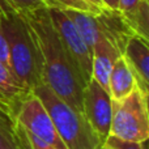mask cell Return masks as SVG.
Instances as JSON below:
<instances>
[{
	"label": "cell",
	"mask_w": 149,
	"mask_h": 149,
	"mask_svg": "<svg viewBox=\"0 0 149 149\" xmlns=\"http://www.w3.org/2000/svg\"><path fill=\"white\" fill-rule=\"evenodd\" d=\"M33 93L46 107L67 149H98L102 145L84 114L60 100L43 81L34 88Z\"/></svg>",
	"instance_id": "3957f363"
},
{
	"label": "cell",
	"mask_w": 149,
	"mask_h": 149,
	"mask_svg": "<svg viewBox=\"0 0 149 149\" xmlns=\"http://www.w3.org/2000/svg\"><path fill=\"white\" fill-rule=\"evenodd\" d=\"M110 135L127 141H147L149 137L148 94L136 88L122 101H113Z\"/></svg>",
	"instance_id": "277c9868"
},
{
	"label": "cell",
	"mask_w": 149,
	"mask_h": 149,
	"mask_svg": "<svg viewBox=\"0 0 149 149\" xmlns=\"http://www.w3.org/2000/svg\"><path fill=\"white\" fill-rule=\"evenodd\" d=\"M82 114L98 140L103 144L110 135L113 101L110 94L93 79L86 82L82 90Z\"/></svg>",
	"instance_id": "52a82bcc"
},
{
	"label": "cell",
	"mask_w": 149,
	"mask_h": 149,
	"mask_svg": "<svg viewBox=\"0 0 149 149\" xmlns=\"http://www.w3.org/2000/svg\"><path fill=\"white\" fill-rule=\"evenodd\" d=\"M120 51L103 37H98L92 50V79L109 93V77Z\"/></svg>",
	"instance_id": "9c48e42d"
},
{
	"label": "cell",
	"mask_w": 149,
	"mask_h": 149,
	"mask_svg": "<svg viewBox=\"0 0 149 149\" xmlns=\"http://www.w3.org/2000/svg\"><path fill=\"white\" fill-rule=\"evenodd\" d=\"M0 62H1L3 64H5L10 70V67H9V49H8L7 36H5V33H4V29H3L1 17H0Z\"/></svg>",
	"instance_id": "ac0fdd59"
},
{
	"label": "cell",
	"mask_w": 149,
	"mask_h": 149,
	"mask_svg": "<svg viewBox=\"0 0 149 149\" xmlns=\"http://www.w3.org/2000/svg\"><path fill=\"white\" fill-rule=\"evenodd\" d=\"M43 3L47 9L74 10V12L92 13V15L100 13V10L95 9L88 0H43Z\"/></svg>",
	"instance_id": "5bb4252c"
},
{
	"label": "cell",
	"mask_w": 149,
	"mask_h": 149,
	"mask_svg": "<svg viewBox=\"0 0 149 149\" xmlns=\"http://www.w3.org/2000/svg\"><path fill=\"white\" fill-rule=\"evenodd\" d=\"M118 10L135 34L149 41V0H119Z\"/></svg>",
	"instance_id": "8fae6325"
},
{
	"label": "cell",
	"mask_w": 149,
	"mask_h": 149,
	"mask_svg": "<svg viewBox=\"0 0 149 149\" xmlns=\"http://www.w3.org/2000/svg\"><path fill=\"white\" fill-rule=\"evenodd\" d=\"M15 122L34 137L45 141L55 149H67L62 141L43 103L33 92L29 93L20 105Z\"/></svg>",
	"instance_id": "5b68a950"
},
{
	"label": "cell",
	"mask_w": 149,
	"mask_h": 149,
	"mask_svg": "<svg viewBox=\"0 0 149 149\" xmlns=\"http://www.w3.org/2000/svg\"><path fill=\"white\" fill-rule=\"evenodd\" d=\"M98 149H110V148L105 147V145H103V144H102V145H101V147H100V148H98Z\"/></svg>",
	"instance_id": "44dd1931"
},
{
	"label": "cell",
	"mask_w": 149,
	"mask_h": 149,
	"mask_svg": "<svg viewBox=\"0 0 149 149\" xmlns=\"http://www.w3.org/2000/svg\"><path fill=\"white\" fill-rule=\"evenodd\" d=\"M21 16L28 22L38 47L42 81L60 100L82 113V90L85 82L60 41L49 9L42 7Z\"/></svg>",
	"instance_id": "6da1fadb"
},
{
	"label": "cell",
	"mask_w": 149,
	"mask_h": 149,
	"mask_svg": "<svg viewBox=\"0 0 149 149\" xmlns=\"http://www.w3.org/2000/svg\"><path fill=\"white\" fill-rule=\"evenodd\" d=\"M9 49V67L24 88L33 92L42 82L41 56L26 20L21 15H0Z\"/></svg>",
	"instance_id": "7a4b0ae2"
},
{
	"label": "cell",
	"mask_w": 149,
	"mask_h": 149,
	"mask_svg": "<svg viewBox=\"0 0 149 149\" xmlns=\"http://www.w3.org/2000/svg\"><path fill=\"white\" fill-rule=\"evenodd\" d=\"M49 13L63 46L86 85V82L92 79V51L65 12L49 9Z\"/></svg>",
	"instance_id": "8992f818"
},
{
	"label": "cell",
	"mask_w": 149,
	"mask_h": 149,
	"mask_svg": "<svg viewBox=\"0 0 149 149\" xmlns=\"http://www.w3.org/2000/svg\"><path fill=\"white\" fill-rule=\"evenodd\" d=\"M0 110H1V111H4V110H3V106H1V103H0ZM4 113H5V111H4Z\"/></svg>",
	"instance_id": "7402d4cb"
},
{
	"label": "cell",
	"mask_w": 149,
	"mask_h": 149,
	"mask_svg": "<svg viewBox=\"0 0 149 149\" xmlns=\"http://www.w3.org/2000/svg\"><path fill=\"white\" fill-rule=\"evenodd\" d=\"M137 88V82L124 58L119 56L114 63L109 77V94L113 101H122Z\"/></svg>",
	"instance_id": "7c38bea8"
},
{
	"label": "cell",
	"mask_w": 149,
	"mask_h": 149,
	"mask_svg": "<svg viewBox=\"0 0 149 149\" xmlns=\"http://www.w3.org/2000/svg\"><path fill=\"white\" fill-rule=\"evenodd\" d=\"M101 1H102L103 5H105L106 8H109V9H116L118 10L119 0H101Z\"/></svg>",
	"instance_id": "d6986e66"
},
{
	"label": "cell",
	"mask_w": 149,
	"mask_h": 149,
	"mask_svg": "<svg viewBox=\"0 0 149 149\" xmlns=\"http://www.w3.org/2000/svg\"><path fill=\"white\" fill-rule=\"evenodd\" d=\"M122 56L131 68L137 82V88L143 93H149V45L148 39L134 34L124 46Z\"/></svg>",
	"instance_id": "ba28073f"
},
{
	"label": "cell",
	"mask_w": 149,
	"mask_h": 149,
	"mask_svg": "<svg viewBox=\"0 0 149 149\" xmlns=\"http://www.w3.org/2000/svg\"><path fill=\"white\" fill-rule=\"evenodd\" d=\"M15 134H16V140L20 149H55L51 145L46 144L45 141L34 137L30 135L24 127H21L17 122H15Z\"/></svg>",
	"instance_id": "2e32d148"
},
{
	"label": "cell",
	"mask_w": 149,
	"mask_h": 149,
	"mask_svg": "<svg viewBox=\"0 0 149 149\" xmlns=\"http://www.w3.org/2000/svg\"><path fill=\"white\" fill-rule=\"evenodd\" d=\"M42 7L43 0H0V15H25Z\"/></svg>",
	"instance_id": "4fadbf2b"
},
{
	"label": "cell",
	"mask_w": 149,
	"mask_h": 149,
	"mask_svg": "<svg viewBox=\"0 0 149 149\" xmlns=\"http://www.w3.org/2000/svg\"><path fill=\"white\" fill-rule=\"evenodd\" d=\"M144 143H135V141H127V140H122L118 139L115 136H111L109 135L106 137L103 145L110 149H145Z\"/></svg>",
	"instance_id": "e0dca14e"
},
{
	"label": "cell",
	"mask_w": 149,
	"mask_h": 149,
	"mask_svg": "<svg viewBox=\"0 0 149 149\" xmlns=\"http://www.w3.org/2000/svg\"><path fill=\"white\" fill-rule=\"evenodd\" d=\"M0 149H20L16 140L15 120L0 110Z\"/></svg>",
	"instance_id": "9a60e30c"
},
{
	"label": "cell",
	"mask_w": 149,
	"mask_h": 149,
	"mask_svg": "<svg viewBox=\"0 0 149 149\" xmlns=\"http://www.w3.org/2000/svg\"><path fill=\"white\" fill-rule=\"evenodd\" d=\"M29 93L31 92L26 90L16 79L12 71L0 62V103L5 114L10 116L13 120L16 118L20 105Z\"/></svg>",
	"instance_id": "30bf717a"
},
{
	"label": "cell",
	"mask_w": 149,
	"mask_h": 149,
	"mask_svg": "<svg viewBox=\"0 0 149 149\" xmlns=\"http://www.w3.org/2000/svg\"><path fill=\"white\" fill-rule=\"evenodd\" d=\"M88 1H89L90 4H92L93 7L95 8V9L100 10V12H102L103 9H109V8H106L105 5H103V3L101 1V0H88Z\"/></svg>",
	"instance_id": "ffe728a7"
}]
</instances>
